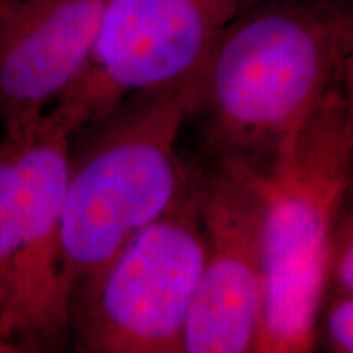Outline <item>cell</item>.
Segmentation results:
<instances>
[{
    "instance_id": "obj_1",
    "label": "cell",
    "mask_w": 353,
    "mask_h": 353,
    "mask_svg": "<svg viewBox=\"0 0 353 353\" xmlns=\"http://www.w3.org/2000/svg\"><path fill=\"white\" fill-rule=\"evenodd\" d=\"M352 7L259 0L214 46L195 85L214 154L262 170L337 79Z\"/></svg>"
},
{
    "instance_id": "obj_2",
    "label": "cell",
    "mask_w": 353,
    "mask_h": 353,
    "mask_svg": "<svg viewBox=\"0 0 353 353\" xmlns=\"http://www.w3.org/2000/svg\"><path fill=\"white\" fill-rule=\"evenodd\" d=\"M259 172L267 286L257 352H311L335 228L353 182V152L335 85Z\"/></svg>"
},
{
    "instance_id": "obj_3",
    "label": "cell",
    "mask_w": 353,
    "mask_h": 353,
    "mask_svg": "<svg viewBox=\"0 0 353 353\" xmlns=\"http://www.w3.org/2000/svg\"><path fill=\"white\" fill-rule=\"evenodd\" d=\"M195 108V85L136 94L92 123L70 167L63 259L76 290L174 205L190 176L176 148Z\"/></svg>"
},
{
    "instance_id": "obj_4",
    "label": "cell",
    "mask_w": 353,
    "mask_h": 353,
    "mask_svg": "<svg viewBox=\"0 0 353 353\" xmlns=\"http://www.w3.org/2000/svg\"><path fill=\"white\" fill-rule=\"evenodd\" d=\"M205 263L196 176L161 218L76 290L70 325L81 352L183 353Z\"/></svg>"
},
{
    "instance_id": "obj_5",
    "label": "cell",
    "mask_w": 353,
    "mask_h": 353,
    "mask_svg": "<svg viewBox=\"0 0 353 353\" xmlns=\"http://www.w3.org/2000/svg\"><path fill=\"white\" fill-rule=\"evenodd\" d=\"M259 0H108L85 68L50 113L72 134L136 94L196 85L224 32Z\"/></svg>"
},
{
    "instance_id": "obj_6",
    "label": "cell",
    "mask_w": 353,
    "mask_h": 353,
    "mask_svg": "<svg viewBox=\"0 0 353 353\" xmlns=\"http://www.w3.org/2000/svg\"><path fill=\"white\" fill-rule=\"evenodd\" d=\"M205 263L183 353L257 352L265 311V198L260 172L214 154L196 172Z\"/></svg>"
},
{
    "instance_id": "obj_7",
    "label": "cell",
    "mask_w": 353,
    "mask_h": 353,
    "mask_svg": "<svg viewBox=\"0 0 353 353\" xmlns=\"http://www.w3.org/2000/svg\"><path fill=\"white\" fill-rule=\"evenodd\" d=\"M6 134V132H3ZM19 139V250L0 337L23 352L63 345L74 286L63 259V213L72 132L43 117Z\"/></svg>"
},
{
    "instance_id": "obj_8",
    "label": "cell",
    "mask_w": 353,
    "mask_h": 353,
    "mask_svg": "<svg viewBox=\"0 0 353 353\" xmlns=\"http://www.w3.org/2000/svg\"><path fill=\"white\" fill-rule=\"evenodd\" d=\"M108 0H0V121L21 134L69 90L99 38Z\"/></svg>"
},
{
    "instance_id": "obj_9",
    "label": "cell",
    "mask_w": 353,
    "mask_h": 353,
    "mask_svg": "<svg viewBox=\"0 0 353 353\" xmlns=\"http://www.w3.org/2000/svg\"><path fill=\"white\" fill-rule=\"evenodd\" d=\"M19 139L0 138V314L12 291L13 265L19 250Z\"/></svg>"
},
{
    "instance_id": "obj_10",
    "label": "cell",
    "mask_w": 353,
    "mask_h": 353,
    "mask_svg": "<svg viewBox=\"0 0 353 353\" xmlns=\"http://www.w3.org/2000/svg\"><path fill=\"white\" fill-rule=\"evenodd\" d=\"M327 291L332 298L353 296V182L335 228Z\"/></svg>"
},
{
    "instance_id": "obj_11",
    "label": "cell",
    "mask_w": 353,
    "mask_h": 353,
    "mask_svg": "<svg viewBox=\"0 0 353 353\" xmlns=\"http://www.w3.org/2000/svg\"><path fill=\"white\" fill-rule=\"evenodd\" d=\"M324 337L332 352L353 353V296L332 298L325 312Z\"/></svg>"
},
{
    "instance_id": "obj_12",
    "label": "cell",
    "mask_w": 353,
    "mask_h": 353,
    "mask_svg": "<svg viewBox=\"0 0 353 353\" xmlns=\"http://www.w3.org/2000/svg\"><path fill=\"white\" fill-rule=\"evenodd\" d=\"M335 88L342 101V112L345 118V128L350 148L353 152V7L350 10V21L343 41L341 63L337 69V79H335Z\"/></svg>"
},
{
    "instance_id": "obj_13",
    "label": "cell",
    "mask_w": 353,
    "mask_h": 353,
    "mask_svg": "<svg viewBox=\"0 0 353 353\" xmlns=\"http://www.w3.org/2000/svg\"><path fill=\"white\" fill-rule=\"evenodd\" d=\"M19 352H23V350H21L17 343L0 337V353H19Z\"/></svg>"
},
{
    "instance_id": "obj_14",
    "label": "cell",
    "mask_w": 353,
    "mask_h": 353,
    "mask_svg": "<svg viewBox=\"0 0 353 353\" xmlns=\"http://www.w3.org/2000/svg\"><path fill=\"white\" fill-rule=\"evenodd\" d=\"M2 132H3V126H2V121H0V138H2Z\"/></svg>"
}]
</instances>
